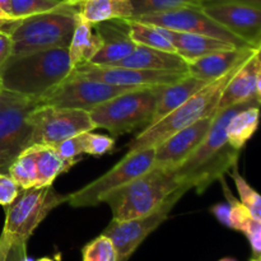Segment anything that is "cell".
<instances>
[{
  "instance_id": "cell-10",
  "label": "cell",
  "mask_w": 261,
  "mask_h": 261,
  "mask_svg": "<svg viewBox=\"0 0 261 261\" xmlns=\"http://www.w3.org/2000/svg\"><path fill=\"white\" fill-rule=\"evenodd\" d=\"M31 124L30 145L54 147L81 133L96 130L88 111L40 105L31 114Z\"/></svg>"
},
{
  "instance_id": "cell-7",
  "label": "cell",
  "mask_w": 261,
  "mask_h": 261,
  "mask_svg": "<svg viewBox=\"0 0 261 261\" xmlns=\"http://www.w3.org/2000/svg\"><path fill=\"white\" fill-rule=\"evenodd\" d=\"M68 195L58 194L50 186H35L23 189L12 204L5 206V222L3 232L12 241L28 242L38 226L45 221L53 209L66 203Z\"/></svg>"
},
{
  "instance_id": "cell-45",
  "label": "cell",
  "mask_w": 261,
  "mask_h": 261,
  "mask_svg": "<svg viewBox=\"0 0 261 261\" xmlns=\"http://www.w3.org/2000/svg\"><path fill=\"white\" fill-rule=\"evenodd\" d=\"M60 2H64V3H68V4H78V3H81L82 0H60Z\"/></svg>"
},
{
  "instance_id": "cell-9",
  "label": "cell",
  "mask_w": 261,
  "mask_h": 261,
  "mask_svg": "<svg viewBox=\"0 0 261 261\" xmlns=\"http://www.w3.org/2000/svg\"><path fill=\"white\" fill-rule=\"evenodd\" d=\"M154 148L127 152L119 163L101 177L69 194L66 203L74 208L96 206L105 203L111 194L152 168L154 165Z\"/></svg>"
},
{
  "instance_id": "cell-26",
  "label": "cell",
  "mask_w": 261,
  "mask_h": 261,
  "mask_svg": "<svg viewBox=\"0 0 261 261\" xmlns=\"http://www.w3.org/2000/svg\"><path fill=\"white\" fill-rule=\"evenodd\" d=\"M37 171V186H50L59 175L68 172L73 166L64 161L50 145H30Z\"/></svg>"
},
{
  "instance_id": "cell-2",
  "label": "cell",
  "mask_w": 261,
  "mask_h": 261,
  "mask_svg": "<svg viewBox=\"0 0 261 261\" xmlns=\"http://www.w3.org/2000/svg\"><path fill=\"white\" fill-rule=\"evenodd\" d=\"M73 70L68 48L10 56L0 70L3 89L40 99Z\"/></svg>"
},
{
  "instance_id": "cell-30",
  "label": "cell",
  "mask_w": 261,
  "mask_h": 261,
  "mask_svg": "<svg viewBox=\"0 0 261 261\" xmlns=\"http://www.w3.org/2000/svg\"><path fill=\"white\" fill-rule=\"evenodd\" d=\"M228 175L231 176L232 180L234 181V185H236L239 195L240 198H241L240 201L249 209L250 214H251L255 219L261 221V198L259 193L247 184V181L245 180L244 176L240 173L237 165L233 166V167L228 171Z\"/></svg>"
},
{
  "instance_id": "cell-17",
  "label": "cell",
  "mask_w": 261,
  "mask_h": 261,
  "mask_svg": "<svg viewBox=\"0 0 261 261\" xmlns=\"http://www.w3.org/2000/svg\"><path fill=\"white\" fill-rule=\"evenodd\" d=\"M261 98L260 48H256L233 74L224 87L217 111L237 106L245 102H257Z\"/></svg>"
},
{
  "instance_id": "cell-35",
  "label": "cell",
  "mask_w": 261,
  "mask_h": 261,
  "mask_svg": "<svg viewBox=\"0 0 261 261\" xmlns=\"http://www.w3.org/2000/svg\"><path fill=\"white\" fill-rule=\"evenodd\" d=\"M54 148H55L56 152L59 153V155H60L64 161L70 163L71 166L75 165V163L81 160V155L83 154L79 134L75 135V137L69 138V139L66 140H63V142H60L59 144L54 145Z\"/></svg>"
},
{
  "instance_id": "cell-42",
  "label": "cell",
  "mask_w": 261,
  "mask_h": 261,
  "mask_svg": "<svg viewBox=\"0 0 261 261\" xmlns=\"http://www.w3.org/2000/svg\"><path fill=\"white\" fill-rule=\"evenodd\" d=\"M218 3H240V4L252 5V7L261 8V0H205V4H218Z\"/></svg>"
},
{
  "instance_id": "cell-24",
  "label": "cell",
  "mask_w": 261,
  "mask_h": 261,
  "mask_svg": "<svg viewBox=\"0 0 261 261\" xmlns=\"http://www.w3.org/2000/svg\"><path fill=\"white\" fill-rule=\"evenodd\" d=\"M259 124V105L249 103L237 110L226 125L227 142L233 149L241 152L252 138Z\"/></svg>"
},
{
  "instance_id": "cell-23",
  "label": "cell",
  "mask_w": 261,
  "mask_h": 261,
  "mask_svg": "<svg viewBox=\"0 0 261 261\" xmlns=\"http://www.w3.org/2000/svg\"><path fill=\"white\" fill-rule=\"evenodd\" d=\"M102 46V38L94 24L86 22L78 15L70 45L68 47L71 65H82L91 63Z\"/></svg>"
},
{
  "instance_id": "cell-41",
  "label": "cell",
  "mask_w": 261,
  "mask_h": 261,
  "mask_svg": "<svg viewBox=\"0 0 261 261\" xmlns=\"http://www.w3.org/2000/svg\"><path fill=\"white\" fill-rule=\"evenodd\" d=\"M12 242V239H10L7 233L2 232V234H0V261L7 260V255L8 251H9Z\"/></svg>"
},
{
  "instance_id": "cell-3",
  "label": "cell",
  "mask_w": 261,
  "mask_h": 261,
  "mask_svg": "<svg viewBox=\"0 0 261 261\" xmlns=\"http://www.w3.org/2000/svg\"><path fill=\"white\" fill-rule=\"evenodd\" d=\"M78 18V7L65 4L51 12L13 19L3 31L13 41L12 56L53 48H68Z\"/></svg>"
},
{
  "instance_id": "cell-33",
  "label": "cell",
  "mask_w": 261,
  "mask_h": 261,
  "mask_svg": "<svg viewBox=\"0 0 261 261\" xmlns=\"http://www.w3.org/2000/svg\"><path fill=\"white\" fill-rule=\"evenodd\" d=\"M218 181H221L222 188H223V194L226 196L227 201H228L229 205V226L228 228L234 229V231H240L242 228L245 223L249 221L250 218H254V217L250 214L249 209L244 205L240 200H237L236 196L231 193L228 185H227L226 180H224V176H221L218 178Z\"/></svg>"
},
{
  "instance_id": "cell-6",
  "label": "cell",
  "mask_w": 261,
  "mask_h": 261,
  "mask_svg": "<svg viewBox=\"0 0 261 261\" xmlns=\"http://www.w3.org/2000/svg\"><path fill=\"white\" fill-rule=\"evenodd\" d=\"M161 87H142L119 94L89 111L96 129H106L114 137L144 129L150 121Z\"/></svg>"
},
{
  "instance_id": "cell-22",
  "label": "cell",
  "mask_w": 261,
  "mask_h": 261,
  "mask_svg": "<svg viewBox=\"0 0 261 261\" xmlns=\"http://www.w3.org/2000/svg\"><path fill=\"white\" fill-rule=\"evenodd\" d=\"M208 83V81L195 78V76L190 75V74L188 73L182 79H180V81L176 82V83L163 86L162 88H161L160 96H158L157 103H155L154 107V111H153L150 121L147 126L160 121V120L163 119L166 115H168L170 112H172L173 110L177 109L178 106H181L184 102L188 101L193 94H195L196 92L200 91V89L203 88V87H205Z\"/></svg>"
},
{
  "instance_id": "cell-15",
  "label": "cell",
  "mask_w": 261,
  "mask_h": 261,
  "mask_svg": "<svg viewBox=\"0 0 261 261\" xmlns=\"http://www.w3.org/2000/svg\"><path fill=\"white\" fill-rule=\"evenodd\" d=\"M203 12L251 47H260L261 8L240 3L204 5Z\"/></svg>"
},
{
  "instance_id": "cell-27",
  "label": "cell",
  "mask_w": 261,
  "mask_h": 261,
  "mask_svg": "<svg viewBox=\"0 0 261 261\" xmlns=\"http://www.w3.org/2000/svg\"><path fill=\"white\" fill-rule=\"evenodd\" d=\"M125 20H126L130 38L137 45L147 46V47L157 48V50L162 51H168V53H176L171 41L163 35L160 27L149 24V23L133 19V18Z\"/></svg>"
},
{
  "instance_id": "cell-29",
  "label": "cell",
  "mask_w": 261,
  "mask_h": 261,
  "mask_svg": "<svg viewBox=\"0 0 261 261\" xmlns=\"http://www.w3.org/2000/svg\"><path fill=\"white\" fill-rule=\"evenodd\" d=\"M205 0H130L132 18L153 14V13L168 12L180 8H203Z\"/></svg>"
},
{
  "instance_id": "cell-21",
  "label": "cell",
  "mask_w": 261,
  "mask_h": 261,
  "mask_svg": "<svg viewBox=\"0 0 261 261\" xmlns=\"http://www.w3.org/2000/svg\"><path fill=\"white\" fill-rule=\"evenodd\" d=\"M161 31L171 41V43L175 47L176 54L180 55L182 59H185L188 63L198 58H201L204 55H208V54L216 53V51L231 50V48L239 47L233 43L226 42V41L218 40V38L209 37V36L176 32V31L166 30V28H161Z\"/></svg>"
},
{
  "instance_id": "cell-47",
  "label": "cell",
  "mask_w": 261,
  "mask_h": 261,
  "mask_svg": "<svg viewBox=\"0 0 261 261\" xmlns=\"http://www.w3.org/2000/svg\"><path fill=\"white\" fill-rule=\"evenodd\" d=\"M218 261H237V260L233 259V257H223V259H221Z\"/></svg>"
},
{
  "instance_id": "cell-40",
  "label": "cell",
  "mask_w": 261,
  "mask_h": 261,
  "mask_svg": "<svg viewBox=\"0 0 261 261\" xmlns=\"http://www.w3.org/2000/svg\"><path fill=\"white\" fill-rule=\"evenodd\" d=\"M212 214L218 219V222H221L222 224H224L226 227L229 226V205L228 204L218 203L216 205H213L211 208Z\"/></svg>"
},
{
  "instance_id": "cell-36",
  "label": "cell",
  "mask_w": 261,
  "mask_h": 261,
  "mask_svg": "<svg viewBox=\"0 0 261 261\" xmlns=\"http://www.w3.org/2000/svg\"><path fill=\"white\" fill-rule=\"evenodd\" d=\"M240 232L247 237L251 246L254 259L260 260L261 255V221L255 218H250L246 223L242 226Z\"/></svg>"
},
{
  "instance_id": "cell-25",
  "label": "cell",
  "mask_w": 261,
  "mask_h": 261,
  "mask_svg": "<svg viewBox=\"0 0 261 261\" xmlns=\"http://www.w3.org/2000/svg\"><path fill=\"white\" fill-rule=\"evenodd\" d=\"M76 7L79 17L91 24L132 18L130 0H82Z\"/></svg>"
},
{
  "instance_id": "cell-4",
  "label": "cell",
  "mask_w": 261,
  "mask_h": 261,
  "mask_svg": "<svg viewBox=\"0 0 261 261\" xmlns=\"http://www.w3.org/2000/svg\"><path fill=\"white\" fill-rule=\"evenodd\" d=\"M185 185L189 186L182 182L175 170L153 166L111 194L105 203L111 208L115 221L140 218L160 209L177 189Z\"/></svg>"
},
{
  "instance_id": "cell-19",
  "label": "cell",
  "mask_w": 261,
  "mask_h": 261,
  "mask_svg": "<svg viewBox=\"0 0 261 261\" xmlns=\"http://www.w3.org/2000/svg\"><path fill=\"white\" fill-rule=\"evenodd\" d=\"M256 48L260 47H236L208 54L188 63V73L195 78L212 82L228 73L233 66L249 58Z\"/></svg>"
},
{
  "instance_id": "cell-18",
  "label": "cell",
  "mask_w": 261,
  "mask_h": 261,
  "mask_svg": "<svg viewBox=\"0 0 261 261\" xmlns=\"http://www.w3.org/2000/svg\"><path fill=\"white\" fill-rule=\"evenodd\" d=\"M102 38V46L89 64L114 65L133 53L137 43L130 38L125 19H112L94 24Z\"/></svg>"
},
{
  "instance_id": "cell-37",
  "label": "cell",
  "mask_w": 261,
  "mask_h": 261,
  "mask_svg": "<svg viewBox=\"0 0 261 261\" xmlns=\"http://www.w3.org/2000/svg\"><path fill=\"white\" fill-rule=\"evenodd\" d=\"M20 189L8 173L0 172V205L8 206L14 201Z\"/></svg>"
},
{
  "instance_id": "cell-34",
  "label": "cell",
  "mask_w": 261,
  "mask_h": 261,
  "mask_svg": "<svg viewBox=\"0 0 261 261\" xmlns=\"http://www.w3.org/2000/svg\"><path fill=\"white\" fill-rule=\"evenodd\" d=\"M83 154L99 157L111 152L115 147V139L102 134H94L93 132H84L79 134Z\"/></svg>"
},
{
  "instance_id": "cell-5",
  "label": "cell",
  "mask_w": 261,
  "mask_h": 261,
  "mask_svg": "<svg viewBox=\"0 0 261 261\" xmlns=\"http://www.w3.org/2000/svg\"><path fill=\"white\" fill-rule=\"evenodd\" d=\"M244 61L233 66L224 75L209 82L205 87H203L200 91L193 94L188 101L184 102L177 109L166 115L160 121L149 125V126H145L127 144V149H129L127 152H135V150L144 149V148L157 147L160 143H162L163 140H166L178 130L190 126L194 122L217 112V106H218V101L221 98L224 87L227 86L229 79L233 76V74L236 73L237 69L241 66Z\"/></svg>"
},
{
  "instance_id": "cell-31",
  "label": "cell",
  "mask_w": 261,
  "mask_h": 261,
  "mask_svg": "<svg viewBox=\"0 0 261 261\" xmlns=\"http://www.w3.org/2000/svg\"><path fill=\"white\" fill-rule=\"evenodd\" d=\"M68 3L60 0H10V13L14 19L51 12Z\"/></svg>"
},
{
  "instance_id": "cell-11",
  "label": "cell",
  "mask_w": 261,
  "mask_h": 261,
  "mask_svg": "<svg viewBox=\"0 0 261 261\" xmlns=\"http://www.w3.org/2000/svg\"><path fill=\"white\" fill-rule=\"evenodd\" d=\"M132 89L135 88L112 86L70 73V75L64 79L59 86L41 97L38 99V105L59 107V109L83 110L89 112L103 102Z\"/></svg>"
},
{
  "instance_id": "cell-48",
  "label": "cell",
  "mask_w": 261,
  "mask_h": 261,
  "mask_svg": "<svg viewBox=\"0 0 261 261\" xmlns=\"http://www.w3.org/2000/svg\"><path fill=\"white\" fill-rule=\"evenodd\" d=\"M3 91V84H2V79H0V92Z\"/></svg>"
},
{
  "instance_id": "cell-39",
  "label": "cell",
  "mask_w": 261,
  "mask_h": 261,
  "mask_svg": "<svg viewBox=\"0 0 261 261\" xmlns=\"http://www.w3.org/2000/svg\"><path fill=\"white\" fill-rule=\"evenodd\" d=\"M27 259V242L13 241L5 261H25Z\"/></svg>"
},
{
  "instance_id": "cell-8",
  "label": "cell",
  "mask_w": 261,
  "mask_h": 261,
  "mask_svg": "<svg viewBox=\"0 0 261 261\" xmlns=\"http://www.w3.org/2000/svg\"><path fill=\"white\" fill-rule=\"evenodd\" d=\"M38 107V99L3 89L0 92V172L22 150L30 147L32 124L31 114Z\"/></svg>"
},
{
  "instance_id": "cell-44",
  "label": "cell",
  "mask_w": 261,
  "mask_h": 261,
  "mask_svg": "<svg viewBox=\"0 0 261 261\" xmlns=\"http://www.w3.org/2000/svg\"><path fill=\"white\" fill-rule=\"evenodd\" d=\"M0 20H13V18H10L9 15L5 14V13L0 9Z\"/></svg>"
},
{
  "instance_id": "cell-49",
  "label": "cell",
  "mask_w": 261,
  "mask_h": 261,
  "mask_svg": "<svg viewBox=\"0 0 261 261\" xmlns=\"http://www.w3.org/2000/svg\"><path fill=\"white\" fill-rule=\"evenodd\" d=\"M250 261H260V260L259 259H254V257H252V259L250 260Z\"/></svg>"
},
{
  "instance_id": "cell-14",
  "label": "cell",
  "mask_w": 261,
  "mask_h": 261,
  "mask_svg": "<svg viewBox=\"0 0 261 261\" xmlns=\"http://www.w3.org/2000/svg\"><path fill=\"white\" fill-rule=\"evenodd\" d=\"M71 74L93 81L103 82L119 87H161L178 82L188 74V71L171 70H145V69L125 68V66L93 65L82 64L74 66Z\"/></svg>"
},
{
  "instance_id": "cell-38",
  "label": "cell",
  "mask_w": 261,
  "mask_h": 261,
  "mask_svg": "<svg viewBox=\"0 0 261 261\" xmlns=\"http://www.w3.org/2000/svg\"><path fill=\"white\" fill-rule=\"evenodd\" d=\"M13 41L5 31L0 30V70L7 63L8 59L12 56Z\"/></svg>"
},
{
  "instance_id": "cell-46",
  "label": "cell",
  "mask_w": 261,
  "mask_h": 261,
  "mask_svg": "<svg viewBox=\"0 0 261 261\" xmlns=\"http://www.w3.org/2000/svg\"><path fill=\"white\" fill-rule=\"evenodd\" d=\"M8 22H9V20H0V30H3Z\"/></svg>"
},
{
  "instance_id": "cell-32",
  "label": "cell",
  "mask_w": 261,
  "mask_h": 261,
  "mask_svg": "<svg viewBox=\"0 0 261 261\" xmlns=\"http://www.w3.org/2000/svg\"><path fill=\"white\" fill-rule=\"evenodd\" d=\"M83 261H117V254L111 240L99 234L82 249Z\"/></svg>"
},
{
  "instance_id": "cell-43",
  "label": "cell",
  "mask_w": 261,
  "mask_h": 261,
  "mask_svg": "<svg viewBox=\"0 0 261 261\" xmlns=\"http://www.w3.org/2000/svg\"><path fill=\"white\" fill-rule=\"evenodd\" d=\"M0 9L5 13V14L9 15L10 18L12 17V13H10V0H0ZM14 19V18H13Z\"/></svg>"
},
{
  "instance_id": "cell-1",
  "label": "cell",
  "mask_w": 261,
  "mask_h": 261,
  "mask_svg": "<svg viewBox=\"0 0 261 261\" xmlns=\"http://www.w3.org/2000/svg\"><path fill=\"white\" fill-rule=\"evenodd\" d=\"M249 103L260 105L257 102H245L223 111H217L213 124L203 142L195 152L175 170L182 182L188 184L191 189L195 188L198 194H203L212 182L224 176V173L237 165L240 152L233 149L227 142L226 125L237 110Z\"/></svg>"
},
{
  "instance_id": "cell-16",
  "label": "cell",
  "mask_w": 261,
  "mask_h": 261,
  "mask_svg": "<svg viewBox=\"0 0 261 261\" xmlns=\"http://www.w3.org/2000/svg\"><path fill=\"white\" fill-rule=\"evenodd\" d=\"M217 112L193 125L178 130L154 147V165L157 167L176 170L180 167L200 145L208 134Z\"/></svg>"
},
{
  "instance_id": "cell-20",
  "label": "cell",
  "mask_w": 261,
  "mask_h": 261,
  "mask_svg": "<svg viewBox=\"0 0 261 261\" xmlns=\"http://www.w3.org/2000/svg\"><path fill=\"white\" fill-rule=\"evenodd\" d=\"M111 66H125L145 70L188 71V61L176 53H168L140 45L135 46L130 55Z\"/></svg>"
},
{
  "instance_id": "cell-12",
  "label": "cell",
  "mask_w": 261,
  "mask_h": 261,
  "mask_svg": "<svg viewBox=\"0 0 261 261\" xmlns=\"http://www.w3.org/2000/svg\"><path fill=\"white\" fill-rule=\"evenodd\" d=\"M189 190H190L189 186H181L166 200V203L160 209L148 216L127 219V221L112 219L109 226L103 229L102 234L109 237L114 244L117 254V261H129L138 247L144 242V240L168 218L176 203Z\"/></svg>"
},
{
  "instance_id": "cell-13",
  "label": "cell",
  "mask_w": 261,
  "mask_h": 261,
  "mask_svg": "<svg viewBox=\"0 0 261 261\" xmlns=\"http://www.w3.org/2000/svg\"><path fill=\"white\" fill-rule=\"evenodd\" d=\"M133 19L149 23V24L166 28V30L176 31V32L209 36V37H214L218 38V40L226 41V42L233 43L239 47H251L246 42H244L241 38L234 36L228 30L218 24L216 20L208 17L203 12V8H180V9L168 10V12L140 15V17L133 18Z\"/></svg>"
},
{
  "instance_id": "cell-28",
  "label": "cell",
  "mask_w": 261,
  "mask_h": 261,
  "mask_svg": "<svg viewBox=\"0 0 261 261\" xmlns=\"http://www.w3.org/2000/svg\"><path fill=\"white\" fill-rule=\"evenodd\" d=\"M8 175L13 178L20 190L37 186V171L30 148L19 153L8 167Z\"/></svg>"
}]
</instances>
